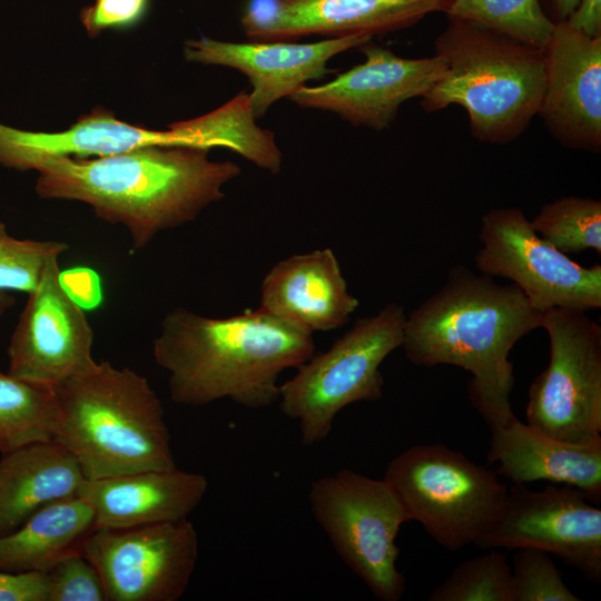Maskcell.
I'll use <instances>...</instances> for the list:
<instances>
[{"mask_svg": "<svg viewBox=\"0 0 601 601\" xmlns=\"http://www.w3.org/2000/svg\"><path fill=\"white\" fill-rule=\"evenodd\" d=\"M207 155L203 148L150 146L95 159L43 157L30 169L38 171L40 198L89 205L102 220L122 225L138 252L224 198V185L240 167Z\"/></svg>", "mask_w": 601, "mask_h": 601, "instance_id": "cell-1", "label": "cell"}, {"mask_svg": "<svg viewBox=\"0 0 601 601\" xmlns=\"http://www.w3.org/2000/svg\"><path fill=\"white\" fill-rule=\"evenodd\" d=\"M542 314L515 284L500 285L457 265L445 284L405 317L402 347L415 365L446 364L470 372V401L492 430L515 416L509 355L522 337L541 327Z\"/></svg>", "mask_w": 601, "mask_h": 601, "instance_id": "cell-2", "label": "cell"}, {"mask_svg": "<svg viewBox=\"0 0 601 601\" xmlns=\"http://www.w3.org/2000/svg\"><path fill=\"white\" fill-rule=\"evenodd\" d=\"M314 353L313 334L259 307L223 318L176 307L152 342L170 398L185 406L228 398L249 410L268 407L278 400L279 375Z\"/></svg>", "mask_w": 601, "mask_h": 601, "instance_id": "cell-3", "label": "cell"}, {"mask_svg": "<svg viewBox=\"0 0 601 601\" xmlns=\"http://www.w3.org/2000/svg\"><path fill=\"white\" fill-rule=\"evenodd\" d=\"M55 388V441L87 480L176 467L164 406L145 376L100 361Z\"/></svg>", "mask_w": 601, "mask_h": 601, "instance_id": "cell-4", "label": "cell"}, {"mask_svg": "<svg viewBox=\"0 0 601 601\" xmlns=\"http://www.w3.org/2000/svg\"><path fill=\"white\" fill-rule=\"evenodd\" d=\"M434 48L446 70L421 98L426 112L459 105L467 112L472 136L490 144L516 139L538 115L544 49L452 17Z\"/></svg>", "mask_w": 601, "mask_h": 601, "instance_id": "cell-5", "label": "cell"}, {"mask_svg": "<svg viewBox=\"0 0 601 601\" xmlns=\"http://www.w3.org/2000/svg\"><path fill=\"white\" fill-rule=\"evenodd\" d=\"M405 317L402 306L390 303L357 319L327 351L314 353L279 384L278 407L297 422L303 446L324 441L344 407L382 397L380 367L402 347Z\"/></svg>", "mask_w": 601, "mask_h": 601, "instance_id": "cell-6", "label": "cell"}, {"mask_svg": "<svg viewBox=\"0 0 601 601\" xmlns=\"http://www.w3.org/2000/svg\"><path fill=\"white\" fill-rule=\"evenodd\" d=\"M383 479L408 519L450 551L477 544L508 495L493 471L442 444L408 447L388 463Z\"/></svg>", "mask_w": 601, "mask_h": 601, "instance_id": "cell-7", "label": "cell"}, {"mask_svg": "<svg viewBox=\"0 0 601 601\" xmlns=\"http://www.w3.org/2000/svg\"><path fill=\"white\" fill-rule=\"evenodd\" d=\"M312 514L342 561L381 601H398L405 578L396 566V538L410 521L384 480L342 469L314 480Z\"/></svg>", "mask_w": 601, "mask_h": 601, "instance_id": "cell-8", "label": "cell"}, {"mask_svg": "<svg viewBox=\"0 0 601 601\" xmlns=\"http://www.w3.org/2000/svg\"><path fill=\"white\" fill-rule=\"evenodd\" d=\"M550 361L532 382L526 424L572 444L601 441V327L585 312H543Z\"/></svg>", "mask_w": 601, "mask_h": 601, "instance_id": "cell-9", "label": "cell"}, {"mask_svg": "<svg viewBox=\"0 0 601 601\" xmlns=\"http://www.w3.org/2000/svg\"><path fill=\"white\" fill-rule=\"evenodd\" d=\"M475 255L482 274L510 279L533 308L601 307V266L584 267L541 238L519 208H495L481 220Z\"/></svg>", "mask_w": 601, "mask_h": 601, "instance_id": "cell-10", "label": "cell"}, {"mask_svg": "<svg viewBox=\"0 0 601 601\" xmlns=\"http://www.w3.org/2000/svg\"><path fill=\"white\" fill-rule=\"evenodd\" d=\"M81 553L97 570L106 601H177L197 563L198 535L188 519L95 529Z\"/></svg>", "mask_w": 601, "mask_h": 601, "instance_id": "cell-11", "label": "cell"}, {"mask_svg": "<svg viewBox=\"0 0 601 601\" xmlns=\"http://www.w3.org/2000/svg\"><path fill=\"white\" fill-rule=\"evenodd\" d=\"M476 545L541 549L601 581V510L571 485L531 491L514 484Z\"/></svg>", "mask_w": 601, "mask_h": 601, "instance_id": "cell-12", "label": "cell"}, {"mask_svg": "<svg viewBox=\"0 0 601 601\" xmlns=\"http://www.w3.org/2000/svg\"><path fill=\"white\" fill-rule=\"evenodd\" d=\"M59 257L47 262L28 294L7 349L8 373L51 387L96 363L93 331L83 308L62 286Z\"/></svg>", "mask_w": 601, "mask_h": 601, "instance_id": "cell-13", "label": "cell"}, {"mask_svg": "<svg viewBox=\"0 0 601 601\" xmlns=\"http://www.w3.org/2000/svg\"><path fill=\"white\" fill-rule=\"evenodd\" d=\"M358 48L366 57L363 63L325 85L303 86L289 99L300 107L337 114L353 126L383 130L403 102L422 98L446 70L437 55L403 58L371 41Z\"/></svg>", "mask_w": 601, "mask_h": 601, "instance_id": "cell-14", "label": "cell"}, {"mask_svg": "<svg viewBox=\"0 0 601 601\" xmlns=\"http://www.w3.org/2000/svg\"><path fill=\"white\" fill-rule=\"evenodd\" d=\"M446 0H250L242 18L253 41H285L318 35H384L408 28Z\"/></svg>", "mask_w": 601, "mask_h": 601, "instance_id": "cell-15", "label": "cell"}, {"mask_svg": "<svg viewBox=\"0 0 601 601\" xmlns=\"http://www.w3.org/2000/svg\"><path fill=\"white\" fill-rule=\"evenodd\" d=\"M368 35H351L312 43L287 41L226 42L201 37L185 42L187 61L216 65L244 73L250 85L249 105L255 118L309 80L331 72L327 62L336 55L371 41Z\"/></svg>", "mask_w": 601, "mask_h": 601, "instance_id": "cell-16", "label": "cell"}, {"mask_svg": "<svg viewBox=\"0 0 601 601\" xmlns=\"http://www.w3.org/2000/svg\"><path fill=\"white\" fill-rule=\"evenodd\" d=\"M545 86L538 115L555 139L573 149H601V37L566 21L544 48Z\"/></svg>", "mask_w": 601, "mask_h": 601, "instance_id": "cell-17", "label": "cell"}, {"mask_svg": "<svg viewBox=\"0 0 601 601\" xmlns=\"http://www.w3.org/2000/svg\"><path fill=\"white\" fill-rule=\"evenodd\" d=\"M358 305L331 248L292 255L262 282L259 308L309 334L339 328Z\"/></svg>", "mask_w": 601, "mask_h": 601, "instance_id": "cell-18", "label": "cell"}, {"mask_svg": "<svg viewBox=\"0 0 601 601\" xmlns=\"http://www.w3.org/2000/svg\"><path fill=\"white\" fill-rule=\"evenodd\" d=\"M207 487L204 474L176 466L86 479L78 495L90 505L95 529H126L188 519Z\"/></svg>", "mask_w": 601, "mask_h": 601, "instance_id": "cell-19", "label": "cell"}, {"mask_svg": "<svg viewBox=\"0 0 601 601\" xmlns=\"http://www.w3.org/2000/svg\"><path fill=\"white\" fill-rule=\"evenodd\" d=\"M487 461L514 484L535 481L564 483L593 502L601 499V441L566 443L542 434L515 416L491 430Z\"/></svg>", "mask_w": 601, "mask_h": 601, "instance_id": "cell-20", "label": "cell"}, {"mask_svg": "<svg viewBox=\"0 0 601 601\" xmlns=\"http://www.w3.org/2000/svg\"><path fill=\"white\" fill-rule=\"evenodd\" d=\"M86 477L57 441L22 446L0 459V535L53 502L76 496Z\"/></svg>", "mask_w": 601, "mask_h": 601, "instance_id": "cell-21", "label": "cell"}, {"mask_svg": "<svg viewBox=\"0 0 601 601\" xmlns=\"http://www.w3.org/2000/svg\"><path fill=\"white\" fill-rule=\"evenodd\" d=\"M93 530V512L79 495L48 504L0 535V571L46 573L65 556L81 551Z\"/></svg>", "mask_w": 601, "mask_h": 601, "instance_id": "cell-22", "label": "cell"}, {"mask_svg": "<svg viewBox=\"0 0 601 601\" xmlns=\"http://www.w3.org/2000/svg\"><path fill=\"white\" fill-rule=\"evenodd\" d=\"M60 418L56 388L0 371V454L52 441Z\"/></svg>", "mask_w": 601, "mask_h": 601, "instance_id": "cell-23", "label": "cell"}, {"mask_svg": "<svg viewBox=\"0 0 601 601\" xmlns=\"http://www.w3.org/2000/svg\"><path fill=\"white\" fill-rule=\"evenodd\" d=\"M443 12L541 49L555 28L541 0H446Z\"/></svg>", "mask_w": 601, "mask_h": 601, "instance_id": "cell-24", "label": "cell"}, {"mask_svg": "<svg viewBox=\"0 0 601 601\" xmlns=\"http://www.w3.org/2000/svg\"><path fill=\"white\" fill-rule=\"evenodd\" d=\"M533 230L558 250L601 254V201L592 198L562 197L543 205L530 220Z\"/></svg>", "mask_w": 601, "mask_h": 601, "instance_id": "cell-25", "label": "cell"}, {"mask_svg": "<svg viewBox=\"0 0 601 601\" xmlns=\"http://www.w3.org/2000/svg\"><path fill=\"white\" fill-rule=\"evenodd\" d=\"M430 601H514L511 566L492 551L460 563L436 587Z\"/></svg>", "mask_w": 601, "mask_h": 601, "instance_id": "cell-26", "label": "cell"}, {"mask_svg": "<svg viewBox=\"0 0 601 601\" xmlns=\"http://www.w3.org/2000/svg\"><path fill=\"white\" fill-rule=\"evenodd\" d=\"M67 249L68 245L62 242L17 238L0 220V290L29 294L36 288L47 262Z\"/></svg>", "mask_w": 601, "mask_h": 601, "instance_id": "cell-27", "label": "cell"}, {"mask_svg": "<svg viewBox=\"0 0 601 601\" xmlns=\"http://www.w3.org/2000/svg\"><path fill=\"white\" fill-rule=\"evenodd\" d=\"M514 601H579L564 583L550 553L536 548H518L513 556Z\"/></svg>", "mask_w": 601, "mask_h": 601, "instance_id": "cell-28", "label": "cell"}, {"mask_svg": "<svg viewBox=\"0 0 601 601\" xmlns=\"http://www.w3.org/2000/svg\"><path fill=\"white\" fill-rule=\"evenodd\" d=\"M47 573L48 601H106L101 579L81 553H71Z\"/></svg>", "mask_w": 601, "mask_h": 601, "instance_id": "cell-29", "label": "cell"}, {"mask_svg": "<svg viewBox=\"0 0 601 601\" xmlns=\"http://www.w3.org/2000/svg\"><path fill=\"white\" fill-rule=\"evenodd\" d=\"M149 0H95L80 12V21L90 37L110 28H129L142 20Z\"/></svg>", "mask_w": 601, "mask_h": 601, "instance_id": "cell-30", "label": "cell"}, {"mask_svg": "<svg viewBox=\"0 0 601 601\" xmlns=\"http://www.w3.org/2000/svg\"><path fill=\"white\" fill-rule=\"evenodd\" d=\"M0 601H48L47 573L0 571Z\"/></svg>", "mask_w": 601, "mask_h": 601, "instance_id": "cell-31", "label": "cell"}, {"mask_svg": "<svg viewBox=\"0 0 601 601\" xmlns=\"http://www.w3.org/2000/svg\"><path fill=\"white\" fill-rule=\"evenodd\" d=\"M60 278L65 289L82 308L95 307L100 303V282L95 272L77 268L61 273Z\"/></svg>", "mask_w": 601, "mask_h": 601, "instance_id": "cell-32", "label": "cell"}, {"mask_svg": "<svg viewBox=\"0 0 601 601\" xmlns=\"http://www.w3.org/2000/svg\"><path fill=\"white\" fill-rule=\"evenodd\" d=\"M566 22L588 37H601V0H579Z\"/></svg>", "mask_w": 601, "mask_h": 601, "instance_id": "cell-33", "label": "cell"}, {"mask_svg": "<svg viewBox=\"0 0 601 601\" xmlns=\"http://www.w3.org/2000/svg\"><path fill=\"white\" fill-rule=\"evenodd\" d=\"M579 0H543V9L556 24L566 21L575 10Z\"/></svg>", "mask_w": 601, "mask_h": 601, "instance_id": "cell-34", "label": "cell"}, {"mask_svg": "<svg viewBox=\"0 0 601 601\" xmlns=\"http://www.w3.org/2000/svg\"><path fill=\"white\" fill-rule=\"evenodd\" d=\"M16 299L10 292L0 290V323L8 311L14 305Z\"/></svg>", "mask_w": 601, "mask_h": 601, "instance_id": "cell-35", "label": "cell"}]
</instances>
